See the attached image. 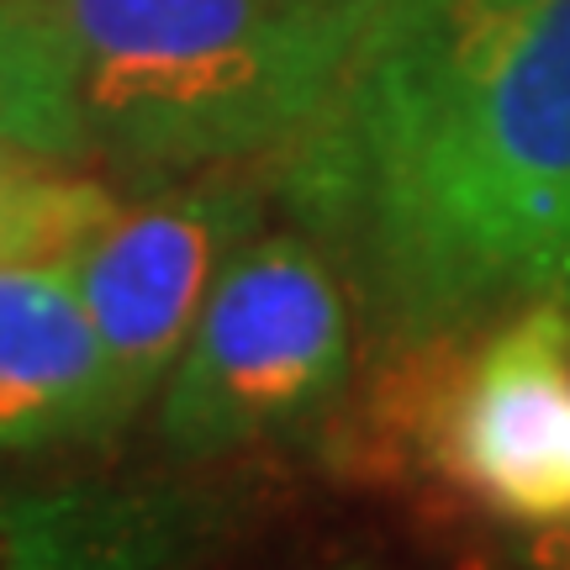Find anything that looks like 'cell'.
I'll return each instance as SVG.
<instances>
[{
	"instance_id": "6da1fadb",
	"label": "cell",
	"mask_w": 570,
	"mask_h": 570,
	"mask_svg": "<svg viewBox=\"0 0 570 570\" xmlns=\"http://www.w3.org/2000/svg\"><path fill=\"white\" fill-rule=\"evenodd\" d=\"M296 202L348 244L391 360L570 306V0H381L296 138Z\"/></svg>"
},
{
	"instance_id": "7a4b0ae2",
	"label": "cell",
	"mask_w": 570,
	"mask_h": 570,
	"mask_svg": "<svg viewBox=\"0 0 570 570\" xmlns=\"http://www.w3.org/2000/svg\"><path fill=\"white\" fill-rule=\"evenodd\" d=\"M381 0H53L85 148L138 175L296 142L327 111Z\"/></svg>"
},
{
	"instance_id": "3957f363",
	"label": "cell",
	"mask_w": 570,
	"mask_h": 570,
	"mask_svg": "<svg viewBox=\"0 0 570 570\" xmlns=\"http://www.w3.org/2000/svg\"><path fill=\"white\" fill-rule=\"evenodd\" d=\"M354 327L338 269L296 233L223 265L169 370L159 433L175 454H227L323 417L348 386Z\"/></svg>"
},
{
	"instance_id": "277c9868",
	"label": "cell",
	"mask_w": 570,
	"mask_h": 570,
	"mask_svg": "<svg viewBox=\"0 0 570 570\" xmlns=\"http://www.w3.org/2000/svg\"><path fill=\"white\" fill-rule=\"evenodd\" d=\"M391 407L428 470L512 523L570 518V306L533 302L475 333L391 360Z\"/></svg>"
},
{
	"instance_id": "5b68a950",
	"label": "cell",
	"mask_w": 570,
	"mask_h": 570,
	"mask_svg": "<svg viewBox=\"0 0 570 570\" xmlns=\"http://www.w3.org/2000/svg\"><path fill=\"white\" fill-rule=\"evenodd\" d=\"M248 223L254 206L233 190H180L117 212L69 259L127 417L159 381H169L212 285L233 259L227 248Z\"/></svg>"
},
{
	"instance_id": "8992f818",
	"label": "cell",
	"mask_w": 570,
	"mask_h": 570,
	"mask_svg": "<svg viewBox=\"0 0 570 570\" xmlns=\"http://www.w3.org/2000/svg\"><path fill=\"white\" fill-rule=\"evenodd\" d=\"M127 423L69 265L0 269V449H48Z\"/></svg>"
},
{
	"instance_id": "52a82bcc",
	"label": "cell",
	"mask_w": 570,
	"mask_h": 570,
	"mask_svg": "<svg viewBox=\"0 0 570 570\" xmlns=\"http://www.w3.org/2000/svg\"><path fill=\"white\" fill-rule=\"evenodd\" d=\"M0 148L90 159L75 53L53 0H0Z\"/></svg>"
},
{
	"instance_id": "ba28073f",
	"label": "cell",
	"mask_w": 570,
	"mask_h": 570,
	"mask_svg": "<svg viewBox=\"0 0 570 570\" xmlns=\"http://www.w3.org/2000/svg\"><path fill=\"white\" fill-rule=\"evenodd\" d=\"M122 206L75 159L0 148V269L69 265Z\"/></svg>"
},
{
	"instance_id": "9c48e42d",
	"label": "cell",
	"mask_w": 570,
	"mask_h": 570,
	"mask_svg": "<svg viewBox=\"0 0 570 570\" xmlns=\"http://www.w3.org/2000/svg\"><path fill=\"white\" fill-rule=\"evenodd\" d=\"M523 566H550V570H570V518H550L539 523L529 539H518V554Z\"/></svg>"
},
{
	"instance_id": "30bf717a",
	"label": "cell",
	"mask_w": 570,
	"mask_h": 570,
	"mask_svg": "<svg viewBox=\"0 0 570 570\" xmlns=\"http://www.w3.org/2000/svg\"><path fill=\"white\" fill-rule=\"evenodd\" d=\"M433 6H454V11H487V6H518V0H433Z\"/></svg>"
},
{
	"instance_id": "8fae6325",
	"label": "cell",
	"mask_w": 570,
	"mask_h": 570,
	"mask_svg": "<svg viewBox=\"0 0 570 570\" xmlns=\"http://www.w3.org/2000/svg\"><path fill=\"white\" fill-rule=\"evenodd\" d=\"M566 487H570V407H566Z\"/></svg>"
}]
</instances>
